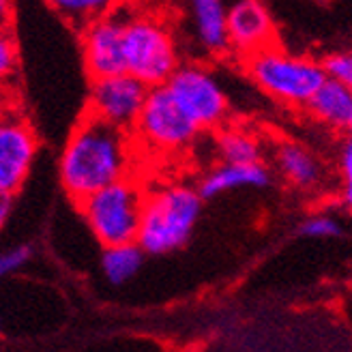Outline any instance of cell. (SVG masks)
Instances as JSON below:
<instances>
[{
	"mask_svg": "<svg viewBox=\"0 0 352 352\" xmlns=\"http://www.w3.org/2000/svg\"><path fill=\"white\" fill-rule=\"evenodd\" d=\"M127 133L86 114L69 135L60 155V181L78 204L93 193L129 179Z\"/></svg>",
	"mask_w": 352,
	"mask_h": 352,
	"instance_id": "6da1fadb",
	"label": "cell"
},
{
	"mask_svg": "<svg viewBox=\"0 0 352 352\" xmlns=\"http://www.w3.org/2000/svg\"><path fill=\"white\" fill-rule=\"evenodd\" d=\"M202 210L198 189L168 185L144 198L138 245L144 254H170L183 248Z\"/></svg>",
	"mask_w": 352,
	"mask_h": 352,
	"instance_id": "7a4b0ae2",
	"label": "cell"
},
{
	"mask_svg": "<svg viewBox=\"0 0 352 352\" xmlns=\"http://www.w3.org/2000/svg\"><path fill=\"white\" fill-rule=\"evenodd\" d=\"M144 198L131 179H122L80 202V210L103 248H116L138 241Z\"/></svg>",
	"mask_w": 352,
	"mask_h": 352,
	"instance_id": "3957f363",
	"label": "cell"
},
{
	"mask_svg": "<svg viewBox=\"0 0 352 352\" xmlns=\"http://www.w3.org/2000/svg\"><path fill=\"white\" fill-rule=\"evenodd\" d=\"M127 74L148 88L166 86L179 69L170 28L153 15H129L125 24Z\"/></svg>",
	"mask_w": 352,
	"mask_h": 352,
	"instance_id": "277c9868",
	"label": "cell"
},
{
	"mask_svg": "<svg viewBox=\"0 0 352 352\" xmlns=\"http://www.w3.org/2000/svg\"><path fill=\"white\" fill-rule=\"evenodd\" d=\"M250 74L269 95L290 103H309L327 80L322 65L275 47L250 56Z\"/></svg>",
	"mask_w": 352,
	"mask_h": 352,
	"instance_id": "5b68a950",
	"label": "cell"
},
{
	"mask_svg": "<svg viewBox=\"0 0 352 352\" xmlns=\"http://www.w3.org/2000/svg\"><path fill=\"white\" fill-rule=\"evenodd\" d=\"M135 131L157 151H181L196 140L200 127L183 112L168 86H157L151 88Z\"/></svg>",
	"mask_w": 352,
	"mask_h": 352,
	"instance_id": "8992f818",
	"label": "cell"
},
{
	"mask_svg": "<svg viewBox=\"0 0 352 352\" xmlns=\"http://www.w3.org/2000/svg\"><path fill=\"white\" fill-rule=\"evenodd\" d=\"M183 112L200 129L215 127L228 112V101L213 74L200 65H181L166 84Z\"/></svg>",
	"mask_w": 352,
	"mask_h": 352,
	"instance_id": "52a82bcc",
	"label": "cell"
},
{
	"mask_svg": "<svg viewBox=\"0 0 352 352\" xmlns=\"http://www.w3.org/2000/svg\"><path fill=\"white\" fill-rule=\"evenodd\" d=\"M129 15L120 11L105 13L91 24H86L82 34V50L88 74L93 80L114 78L127 74L125 63V24Z\"/></svg>",
	"mask_w": 352,
	"mask_h": 352,
	"instance_id": "ba28073f",
	"label": "cell"
},
{
	"mask_svg": "<svg viewBox=\"0 0 352 352\" xmlns=\"http://www.w3.org/2000/svg\"><path fill=\"white\" fill-rule=\"evenodd\" d=\"M148 93L151 88L129 74L95 80L88 114L116 129L127 131L129 127H135L140 114L144 110Z\"/></svg>",
	"mask_w": 352,
	"mask_h": 352,
	"instance_id": "9c48e42d",
	"label": "cell"
},
{
	"mask_svg": "<svg viewBox=\"0 0 352 352\" xmlns=\"http://www.w3.org/2000/svg\"><path fill=\"white\" fill-rule=\"evenodd\" d=\"M37 155V138L15 114H0V189L15 193L26 181Z\"/></svg>",
	"mask_w": 352,
	"mask_h": 352,
	"instance_id": "30bf717a",
	"label": "cell"
},
{
	"mask_svg": "<svg viewBox=\"0 0 352 352\" xmlns=\"http://www.w3.org/2000/svg\"><path fill=\"white\" fill-rule=\"evenodd\" d=\"M273 34L275 26L271 13L256 0H243L228 11V37L243 54L254 56L258 52L271 47Z\"/></svg>",
	"mask_w": 352,
	"mask_h": 352,
	"instance_id": "8fae6325",
	"label": "cell"
},
{
	"mask_svg": "<svg viewBox=\"0 0 352 352\" xmlns=\"http://www.w3.org/2000/svg\"><path fill=\"white\" fill-rule=\"evenodd\" d=\"M269 185V172L262 164L252 166H230L223 164L221 168H215L208 172L200 183V198H213L228 189L236 187H264Z\"/></svg>",
	"mask_w": 352,
	"mask_h": 352,
	"instance_id": "7c38bea8",
	"label": "cell"
},
{
	"mask_svg": "<svg viewBox=\"0 0 352 352\" xmlns=\"http://www.w3.org/2000/svg\"><path fill=\"white\" fill-rule=\"evenodd\" d=\"M191 11L193 24H196L198 37L204 47L221 52L230 45V37H228V11L219 0H196Z\"/></svg>",
	"mask_w": 352,
	"mask_h": 352,
	"instance_id": "4fadbf2b",
	"label": "cell"
},
{
	"mask_svg": "<svg viewBox=\"0 0 352 352\" xmlns=\"http://www.w3.org/2000/svg\"><path fill=\"white\" fill-rule=\"evenodd\" d=\"M307 105L316 116L331 122V125L348 127V120L352 114V91L344 84L327 78Z\"/></svg>",
	"mask_w": 352,
	"mask_h": 352,
	"instance_id": "5bb4252c",
	"label": "cell"
},
{
	"mask_svg": "<svg viewBox=\"0 0 352 352\" xmlns=\"http://www.w3.org/2000/svg\"><path fill=\"white\" fill-rule=\"evenodd\" d=\"M144 252L138 243L116 245V248H105L101 256V271L105 279L114 286H120L129 281L142 267Z\"/></svg>",
	"mask_w": 352,
	"mask_h": 352,
	"instance_id": "9a60e30c",
	"label": "cell"
},
{
	"mask_svg": "<svg viewBox=\"0 0 352 352\" xmlns=\"http://www.w3.org/2000/svg\"><path fill=\"white\" fill-rule=\"evenodd\" d=\"M279 168L296 185H311L318 181V164L314 157L296 144H281L277 153Z\"/></svg>",
	"mask_w": 352,
	"mask_h": 352,
	"instance_id": "2e32d148",
	"label": "cell"
},
{
	"mask_svg": "<svg viewBox=\"0 0 352 352\" xmlns=\"http://www.w3.org/2000/svg\"><path fill=\"white\" fill-rule=\"evenodd\" d=\"M219 155L226 164L230 166H252L260 164V144L256 142V138H252L245 131H223L219 135L217 142Z\"/></svg>",
	"mask_w": 352,
	"mask_h": 352,
	"instance_id": "e0dca14e",
	"label": "cell"
},
{
	"mask_svg": "<svg viewBox=\"0 0 352 352\" xmlns=\"http://www.w3.org/2000/svg\"><path fill=\"white\" fill-rule=\"evenodd\" d=\"M54 7L67 20L86 22V24H91L93 20L105 15V11H108V3H101V0H56Z\"/></svg>",
	"mask_w": 352,
	"mask_h": 352,
	"instance_id": "ac0fdd59",
	"label": "cell"
},
{
	"mask_svg": "<svg viewBox=\"0 0 352 352\" xmlns=\"http://www.w3.org/2000/svg\"><path fill=\"white\" fill-rule=\"evenodd\" d=\"M324 76L352 91V54H331L324 63Z\"/></svg>",
	"mask_w": 352,
	"mask_h": 352,
	"instance_id": "d6986e66",
	"label": "cell"
},
{
	"mask_svg": "<svg viewBox=\"0 0 352 352\" xmlns=\"http://www.w3.org/2000/svg\"><path fill=\"white\" fill-rule=\"evenodd\" d=\"M30 256H32V252H30L28 245H20V248L3 252V254H0V277L20 271L24 264L30 260Z\"/></svg>",
	"mask_w": 352,
	"mask_h": 352,
	"instance_id": "ffe728a7",
	"label": "cell"
},
{
	"mask_svg": "<svg viewBox=\"0 0 352 352\" xmlns=\"http://www.w3.org/2000/svg\"><path fill=\"white\" fill-rule=\"evenodd\" d=\"M301 232L305 236H336L340 234V226L331 217H311L309 221L303 223Z\"/></svg>",
	"mask_w": 352,
	"mask_h": 352,
	"instance_id": "44dd1931",
	"label": "cell"
},
{
	"mask_svg": "<svg viewBox=\"0 0 352 352\" xmlns=\"http://www.w3.org/2000/svg\"><path fill=\"white\" fill-rule=\"evenodd\" d=\"M342 174H344V202L352 208V138L342 151Z\"/></svg>",
	"mask_w": 352,
	"mask_h": 352,
	"instance_id": "7402d4cb",
	"label": "cell"
},
{
	"mask_svg": "<svg viewBox=\"0 0 352 352\" xmlns=\"http://www.w3.org/2000/svg\"><path fill=\"white\" fill-rule=\"evenodd\" d=\"M15 67V47L7 34H0V80L7 78Z\"/></svg>",
	"mask_w": 352,
	"mask_h": 352,
	"instance_id": "603a6c76",
	"label": "cell"
},
{
	"mask_svg": "<svg viewBox=\"0 0 352 352\" xmlns=\"http://www.w3.org/2000/svg\"><path fill=\"white\" fill-rule=\"evenodd\" d=\"M11 206H13V193H7L0 189V228H3L11 215Z\"/></svg>",
	"mask_w": 352,
	"mask_h": 352,
	"instance_id": "cb8c5ba5",
	"label": "cell"
},
{
	"mask_svg": "<svg viewBox=\"0 0 352 352\" xmlns=\"http://www.w3.org/2000/svg\"><path fill=\"white\" fill-rule=\"evenodd\" d=\"M9 17H11V7H9V3H5V0H0V34H3V30L7 28Z\"/></svg>",
	"mask_w": 352,
	"mask_h": 352,
	"instance_id": "d4e9b609",
	"label": "cell"
},
{
	"mask_svg": "<svg viewBox=\"0 0 352 352\" xmlns=\"http://www.w3.org/2000/svg\"><path fill=\"white\" fill-rule=\"evenodd\" d=\"M348 127L352 129V114H350V120H348Z\"/></svg>",
	"mask_w": 352,
	"mask_h": 352,
	"instance_id": "484cf974",
	"label": "cell"
}]
</instances>
